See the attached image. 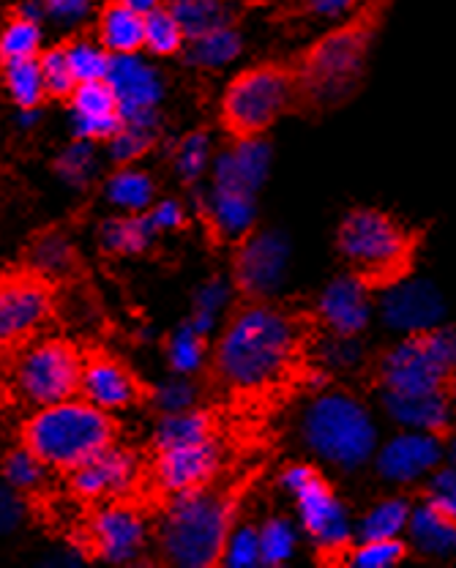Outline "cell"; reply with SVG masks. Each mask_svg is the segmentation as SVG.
I'll return each mask as SVG.
<instances>
[{
  "label": "cell",
  "instance_id": "ffe728a7",
  "mask_svg": "<svg viewBox=\"0 0 456 568\" xmlns=\"http://www.w3.org/2000/svg\"><path fill=\"white\" fill-rule=\"evenodd\" d=\"M317 310L336 339H355L369 320V290L347 274L325 290Z\"/></svg>",
  "mask_w": 456,
  "mask_h": 568
},
{
  "label": "cell",
  "instance_id": "bcb514c9",
  "mask_svg": "<svg viewBox=\"0 0 456 568\" xmlns=\"http://www.w3.org/2000/svg\"><path fill=\"white\" fill-rule=\"evenodd\" d=\"M355 6H358V0H304V11L315 17H342L353 11Z\"/></svg>",
  "mask_w": 456,
  "mask_h": 568
},
{
  "label": "cell",
  "instance_id": "52a82bcc",
  "mask_svg": "<svg viewBox=\"0 0 456 568\" xmlns=\"http://www.w3.org/2000/svg\"><path fill=\"white\" fill-rule=\"evenodd\" d=\"M293 63H260L235 74L219 110L224 134L235 145L263 140L284 112H293Z\"/></svg>",
  "mask_w": 456,
  "mask_h": 568
},
{
  "label": "cell",
  "instance_id": "4316f807",
  "mask_svg": "<svg viewBox=\"0 0 456 568\" xmlns=\"http://www.w3.org/2000/svg\"><path fill=\"white\" fill-rule=\"evenodd\" d=\"M3 82L20 110L31 112L44 102L47 91H44V77H41L39 58H20V61L6 63Z\"/></svg>",
  "mask_w": 456,
  "mask_h": 568
},
{
  "label": "cell",
  "instance_id": "4dcf8cb0",
  "mask_svg": "<svg viewBox=\"0 0 456 568\" xmlns=\"http://www.w3.org/2000/svg\"><path fill=\"white\" fill-rule=\"evenodd\" d=\"M41 77H44V91L50 99H58V102H71L77 91V77L74 69H71L67 41L55 44L52 50H44L39 55Z\"/></svg>",
  "mask_w": 456,
  "mask_h": 568
},
{
  "label": "cell",
  "instance_id": "5bb4252c",
  "mask_svg": "<svg viewBox=\"0 0 456 568\" xmlns=\"http://www.w3.org/2000/svg\"><path fill=\"white\" fill-rule=\"evenodd\" d=\"M138 470L140 459L132 448L112 446L99 454L97 459L85 462V465L69 473V493L82 506H97V503L110 500V497L129 493L134 478H138Z\"/></svg>",
  "mask_w": 456,
  "mask_h": 568
},
{
  "label": "cell",
  "instance_id": "681fc988",
  "mask_svg": "<svg viewBox=\"0 0 456 568\" xmlns=\"http://www.w3.org/2000/svg\"><path fill=\"white\" fill-rule=\"evenodd\" d=\"M88 3L91 0H44L47 11L58 17V20H74V17H80L88 9Z\"/></svg>",
  "mask_w": 456,
  "mask_h": 568
},
{
  "label": "cell",
  "instance_id": "8992f818",
  "mask_svg": "<svg viewBox=\"0 0 456 568\" xmlns=\"http://www.w3.org/2000/svg\"><path fill=\"white\" fill-rule=\"evenodd\" d=\"M61 287L22 260L0 271V375L58 323Z\"/></svg>",
  "mask_w": 456,
  "mask_h": 568
},
{
  "label": "cell",
  "instance_id": "d6986e66",
  "mask_svg": "<svg viewBox=\"0 0 456 568\" xmlns=\"http://www.w3.org/2000/svg\"><path fill=\"white\" fill-rule=\"evenodd\" d=\"M22 263H31L52 280L61 282L63 287L80 284L88 276L85 260L80 257L77 246L71 244L69 235L61 227H41L22 246Z\"/></svg>",
  "mask_w": 456,
  "mask_h": 568
},
{
  "label": "cell",
  "instance_id": "4fadbf2b",
  "mask_svg": "<svg viewBox=\"0 0 456 568\" xmlns=\"http://www.w3.org/2000/svg\"><path fill=\"white\" fill-rule=\"evenodd\" d=\"M82 353H85L82 399L104 410H126V407L148 405L159 396V390L148 386L121 355L99 345H88Z\"/></svg>",
  "mask_w": 456,
  "mask_h": 568
},
{
  "label": "cell",
  "instance_id": "7c38bea8",
  "mask_svg": "<svg viewBox=\"0 0 456 568\" xmlns=\"http://www.w3.org/2000/svg\"><path fill=\"white\" fill-rule=\"evenodd\" d=\"M306 440L320 457L353 470L375 452L369 413L351 394H325L306 413Z\"/></svg>",
  "mask_w": 456,
  "mask_h": 568
},
{
  "label": "cell",
  "instance_id": "f35d334b",
  "mask_svg": "<svg viewBox=\"0 0 456 568\" xmlns=\"http://www.w3.org/2000/svg\"><path fill=\"white\" fill-rule=\"evenodd\" d=\"M203 355H205V331L200 328L197 323L183 325V331L173 342V351H170L173 366L178 372H189L203 361Z\"/></svg>",
  "mask_w": 456,
  "mask_h": 568
},
{
  "label": "cell",
  "instance_id": "9c48e42d",
  "mask_svg": "<svg viewBox=\"0 0 456 568\" xmlns=\"http://www.w3.org/2000/svg\"><path fill=\"white\" fill-rule=\"evenodd\" d=\"M148 517H156L151 503L129 489L97 506H88L85 517L71 530V541L85 560L126 564L145 547Z\"/></svg>",
  "mask_w": 456,
  "mask_h": 568
},
{
  "label": "cell",
  "instance_id": "ab89813d",
  "mask_svg": "<svg viewBox=\"0 0 456 568\" xmlns=\"http://www.w3.org/2000/svg\"><path fill=\"white\" fill-rule=\"evenodd\" d=\"M424 500L435 508L446 511L456 519V467H437L429 473V481L424 487Z\"/></svg>",
  "mask_w": 456,
  "mask_h": 568
},
{
  "label": "cell",
  "instance_id": "30bf717a",
  "mask_svg": "<svg viewBox=\"0 0 456 568\" xmlns=\"http://www.w3.org/2000/svg\"><path fill=\"white\" fill-rule=\"evenodd\" d=\"M284 487L298 497L301 519L317 544V564L323 566H353V555L358 544L347 530L345 508L325 473L315 465H293L282 476Z\"/></svg>",
  "mask_w": 456,
  "mask_h": 568
},
{
  "label": "cell",
  "instance_id": "f907efd6",
  "mask_svg": "<svg viewBox=\"0 0 456 568\" xmlns=\"http://www.w3.org/2000/svg\"><path fill=\"white\" fill-rule=\"evenodd\" d=\"M129 6H134V9H140V11H151V9H156L159 3H164V0H126Z\"/></svg>",
  "mask_w": 456,
  "mask_h": 568
},
{
  "label": "cell",
  "instance_id": "484cf974",
  "mask_svg": "<svg viewBox=\"0 0 456 568\" xmlns=\"http://www.w3.org/2000/svg\"><path fill=\"white\" fill-rule=\"evenodd\" d=\"M164 3L178 14L189 41L209 31H216L222 26H233L224 0H164Z\"/></svg>",
  "mask_w": 456,
  "mask_h": 568
},
{
  "label": "cell",
  "instance_id": "1f68e13d",
  "mask_svg": "<svg viewBox=\"0 0 456 568\" xmlns=\"http://www.w3.org/2000/svg\"><path fill=\"white\" fill-rule=\"evenodd\" d=\"M241 52V36L233 26H222L216 31H209L189 44V61L200 67H222L233 61Z\"/></svg>",
  "mask_w": 456,
  "mask_h": 568
},
{
  "label": "cell",
  "instance_id": "cb8c5ba5",
  "mask_svg": "<svg viewBox=\"0 0 456 568\" xmlns=\"http://www.w3.org/2000/svg\"><path fill=\"white\" fill-rule=\"evenodd\" d=\"M407 532H411V541L416 544L418 552L432 555V558L456 552V519L432 503L424 500L422 506L413 508Z\"/></svg>",
  "mask_w": 456,
  "mask_h": 568
},
{
  "label": "cell",
  "instance_id": "b9f144b4",
  "mask_svg": "<svg viewBox=\"0 0 456 568\" xmlns=\"http://www.w3.org/2000/svg\"><path fill=\"white\" fill-rule=\"evenodd\" d=\"M126 126V115H112V118H82L77 115L74 132L82 140H115L118 134Z\"/></svg>",
  "mask_w": 456,
  "mask_h": 568
},
{
  "label": "cell",
  "instance_id": "2e32d148",
  "mask_svg": "<svg viewBox=\"0 0 456 568\" xmlns=\"http://www.w3.org/2000/svg\"><path fill=\"white\" fill-rule=\"evenodd\" d=\"M443 437L432 435V432H402L394 440L386 443L381 448V457H377V470L383 478L396 484H413L418 478L429 476L432 470H437L443 462Z\"/></svg>",
  "mask_w": 456,
  "mask_h": 568
},
{
  "label": "cell",
  "instance_id": "8fae6325",
  "mask_svg": "<svg viewBox=\"0 0 456 568\" xmlns=\"http://www.w3.org/2000/svg\"><path fill=\"white\" fill-rule=\"evenodd\" d=\"M82 369L85 353L67 336H41L36 339L3 377L14 381V390L28 405H58L82 396Z\"/></svg>",
  "mask_w": 456,
  "mask_h": 568
},
{
  "label": "cell",
  "instance_id": "7dc6e473",
  "mask_svg": "<svg viewBox=\"0 0 456 568\" xmlns=\"http://www.w3.org/2000/svg\"><path fill=\"white\" fill-rule=\"evenodd\" d=\"M22 517V506L9 487H0V532L11 530Z\"/></svg>",
  "mask_w": 456,
  "mask_h": 568
},
{
  "label": "cell",
  "instance_id": "e0dca14e",
  "mask_svg": "<svg viewBox=\"0 0 456 568\" xmlns=\"http://www.w3.org/2000/svg\"><path fill=\"white\" fill-rule=\"evenodd\" d=\"M107 80H110L112 91H115L118 102H121L126 123H140V126H153L156 123L153 104L162 97V85H159L156 74L145 63L134 61L132 55L112 58Z\"/></svg>",
  "mask_w": 456,
  "mask_h": 568
},
{
  "label": "cell",
  "instance_id": "ba28073f",
  "mask_svg": "<svg viewBox=\"0 0 456 568\" xmlns=\"http://www.w3.org/2000/svg\"><path fill=\"white\" fill-rule=\"evenodd\" d=\"M456 377V328H429L405 339L375 364L383 394H452Z\"/></svg>",
  "mask_w": 456,
  "mask_h": 568
},
{
  "label": "cell",
  "instance_id": "e575fe53",
  "mask_svg": "<svg viewBox=\"0 0 456 568\" xmlns=\"http://www.w3.org/2000/svg\"><path fill=\"white\" fill-rule=\"evenodd\" d=\"M67 50L77 82L104 80L112 61L104 47H97V41H88L82 36H71V39H67Z\"/></svg>",
  "mask_w": 456,
  "mask_h": 568
},
{
  "label": "cell",
  "instance_id": "277c9868",
  "mask_svg": "<svg viewBox=\"0 0 456 568\" xmlns=\"http://www.w3.org/2000/svg\"><path fill=\"white\" fill-rule=\"evenodd\" d=\"M121 424L110 410L88 399H67L41 407L20 426V446L61 476L97 459L107 448L118 446Z\"/></svg>",
  "mask_w": 456,
  "mask_h": 568
},
{
  "label": "cell",
  "instance_id": "d4e9b609",
  "mask_svg": "<svg viewBox=\"0 0 456 568\" xmlns=\"http://www.w3.org/2000/svg\"><path fill=\"white\" fill-rule=\"evenodd\" d=\"M153 233H156V224L151 213L110 219L102 224V246L112 254H138L148 246Z\"/></svg>",
  "mask_w": 456,
  "mask_h": 568
},
{
  "label": "cell",
  "instance_id": "44dd1931",
  "mask_svg": "<svg viewBox=\"0 0 456 568\" xmlns=\"http://www.w3.org/2000/svg\"><path fill=\"white\" fill-rule=\"evenodd\" d=\"M388 416L407 429L432 432L446 440L454 424L452 394H383Z\"/></svg>",
  "mask_w": 456,
  "mask_h": 568
},
{
  "label": "cell",
  "instance_id": "d590c367",
  "mask_svg": "<svg viewBox=\"0 0 456 568\" xmlns=\"http://www.w3.org/2000/svg\"><path fill=\"white\" fill-rule=\"evenodd\" d=\"M411 558V544L396 538H375V541H361L355 549L353 566L361 568H388Z\"/></svg>",
  "mask_w": 456,
  "mask_h": 568
},
{
  "label": "cell",
  "instance_id": "c3c4849f",
  "mask_svg": "<svg viewBox=\"0 0 456 568\" xmlns=\"http://www.w3.org/2000/svg\"><path fill=\"white\" fill-rule=\"evenodd\" d=\"M151 219H153V224H156V230L183 227V224H186V219H183L181 205L173 203V200H168V203L156 205V209L151 211Z\"/></svg>",
  "mask_w": 456,
  "mask_h": 568
},
{
  "label": "cell",
  "instance_id": "83f0119b",
  "mask_svg": "<svg viewBox=\"0 0 456 568\" xmlns=\"http://www.w3.org/2000/svg\"><path fill=\"white\" fill-rule=\"evenodd\" d=\"M186 31L168 3L145 11V47L156 55H178L186 47Z\"/></svg>",
  "mask_w": 456,
  "mask_h": 568
},
{
  "label": "cell",
  "instance_id": "3957f363",
  "mask_svg": "<svg viewBox=\"0 0 456 568\" xmlns=\"http://www.w3.org/2000/svg\"><path fill=\"white\" fill-rule=\"evenodd\" d=\"M383 3L361 6L351 20L320 36L315 44L290 61L295 71L293 112L315 118L351 102L358 93L372 41L381 31Z\"/></svg>",
  "mask_w": 456,
  "mask_h": 568
},
{
  "label": "cell",
  "instance_id": "ac0fdd59",
  "mask_svg": "<svg viewBox=\"0 0 456 568\" xmlns=\"http://www.w3.org/2000/svg\"><path fill=\"white\" fill-rule=\"evenodd\" d=\"M383 320L391 328H399L405 334L437 328L443 320V298L429 282H405L388 287L383 301Z\"/></svg>",
  "mask_w": 456,
  "mask_h": 568
},
{
  "label": "cell",
  "instance_id": "f546056e",
  "mask_svg": "<svg viewBox=\"0 0 456 568\" xmlns=\"http://www.w3.org/2000/svg\"><path fill=\"white\" fill-rule=\"evenodd\" d=\"M41 47V28L39 20L31 14H22L17 11L14 20L3 28L0 33V67L11 61H20V58H36Z\"/></svg>",
  "mask_w": 456,
  "mask_h": 568
},
{
  "label": "cell",
  "instance_id": "f1b7e54d",
  "mask_svg": "<svg viewBox=\"0 0 456 568\" xmlns=\"http://www.w3.org/2000/svg\"><path fill=\"white\" fill-rule=\"evenodd\" d=\"M411 497H388L377 503L361 523V541H375V538H396L402 530H407L411 523Z\"/></svg>",
  "mask_w": 456,
  "mask_h": 568
},
{
  "label": "cell",
  "instance_id": "816d5d0a",
  "mask_svg": "<svg viewBox=\"0 0 456 568\" xmlns=\"http://www.w3.org/2000/svg\"><path fill=\"white\" fill-rule=\"evenodd\" d=\"M452 402H454V410H456V377H454V383H452Z\"/></svg>",
  "mask_w": 456,
  "mask_h": 568
},
{
  "label": "cell",
  "instance_id": "7402d4cb",
  "mask_svg": "<svg viewBox=\"0 0 456 568\" xmlns=\"http://www.w3.org/2000/svg\"><path fill=\"white\" fill-rule=\"evenodd\" d=\"M99 44L112 55H134L145 47V11L134 9L126 0H107L99 11Z\"/></svg>",
  "mask_w": 456,
  "mask_h": 568
},
{
  "label": "cell",
  "instance_id": "60d3db41",
  "mask_svg": "<svg viewBox=\"0 0 456 568\" xmlns=\"http://www.w3.org/2000/svg\"><path fill=\"white\" fill-rule=\"evenodd\" d=\"M153 142H156V138H153V126L126 123L123 132L115 138V145H112V151H115V162L121 164L132 162V159H138L142 153L151 151Z\"/></svg>",
  "mask_w": 456,
  "mask_h": 568
},
{
  "label": "cell",
  "instance_id": "74e56055",
  "mask_svg": "<svg viewBox=\"0 0 456 568\" xmlns=\"http://www.w3.org/2000/svg\"><path fill=\"white\" fill-rule=\"evenodd\" d=\"M293 552V530L284 519H271L260 532V564L280 566Z\"/></svg>",
  "mask_w": 456,
  "mask_h": 568
},
{
  "label": "cell",
  "instance_id": "7a4b0ae2",
  "mask_svg": "<svg viewBox=\"0 0 456 568\" xmlns=\"http://www.w3.org/2000/svg\"><path fill=\"white\" fill-rule=\"evenodd\" d=\"M263 470V465H254L241 476L222 473L203 487L173 497L159 511L162 517V525L156 528L159 560L192 568L227 564L235 519Z\"/></svg>",
  "mask_w": 456,
  "mask_h": 568
},
{
  "label": "cell",
  "instance_id": "7bdbcfd3",
  "mask_svg": "<svg viewBox=\"0 0 456 568\" xmlns=\"http://www.w3.org/2000/svg\"><path fill=\"white\" fill-rule=\"evenodd\" d=\"M205 151H209V138L203 132L192 134L181 142V153H178V168L186 181H194L205 164Z\"/></svg>",
  "mask_w": 456,
  "mask_h": 568
},
{
  "label": "cell",
  "instance_id": "d6a6232c",
  "mask_svg": "<svg viewBox=\"0 0 456 568\" xmlns=\"http://www.w3.org/2000/svg\"><path fill=\"white\" fill-rule=\"evenodd\" d=\"M0 467H3V478L9 481V487L14 489V493L26 497H33L41 493V481H44L47 467L41 465V462L36 459L26 446L6 454L3 462H0Z\"/></svg>",
  "mask_w": 456,
  "mask_h": 568
},
{
  "label": "cell",
  "instance_id": "8d00e7d4",
  "mask_svg": "<svg viewBox=\"0 0 456 568\" xmlns=\"http://www.w3.org/2000/svg\"><path fill=\"white\" fill-rule=\"evenodd\" d=\"M110 197L118 205H126V209H145L153 197V183L151 178L142 173H118L110 181Z\"/></svg>",
  "mask_w": 456,
  "mask_h": 568
},
{
  "label": "cell",
  "instance_id": "ee69618b",
  "mask_svg": "<svg viewBox=\"0 0 456 568\" xmlns=\"http://www.w3.org/2000/svg\"><path fill=\"white\" fill-rule=\"evenodd\" d=\"M260 560V532L254 528H246L233 532V541L227 549V564L230 566H252Z\"/></svg>",
  "mask_w": 456,
  "mask_h": 568
},
{
  "label": "cell",
  "instance_id": "836d02e7",
  "mask_svg": "<svg viewBox=\"0 0 456 568\" xmlns=\"http://www.w3.org/2000/svg\"><path fill=\"white\" fill-rule=\"evenodd\" d=\"M71 106L77 110V115L82 118H112L121 115V102H118L115 91H112L110 80H88L80 82L71 97Z\"/></svg>",
  "mask_w": 456,
  "mask_h": 568
},
{
  "label": "cell",
  "instance_id": "f6af8a7d",
  "mask_svg": "<svg viewBox=\"0 0 456 568\" xmlns=\"http://www.w3.org/2000/svg\"><path fill=\"white\" fill-rule=\"evenodd\" d=\"M88 164H91V151H88L85 145H77V148H71V151L63 153V159L58 162V170L69 178H80V175H85Z\"/></svg>",
  "mask_w": 456,
  "mask_h": 568
},
{
  "label": "cell",
  "instance_id": "603a6c76",
  "mask_svg": "<svg viewBox=\"0 0 456 568\" xmlns=\"http://www.w3.org/2000/svg\"><path fill=\"white\" fill-rule=\"evenodd\" d=\"M265 164H268V153L263 142H239V148L219 162L216 192L252 194L263 181Z\"/></svg>",
  "mask_w": 456,
  "mask_h": 568
},
{
  "label": "cell",
  "instance_id": "9a60e30c",
  "mask_svg": "<svg viewBox=\"0 0 456 568\" xmlns=\"http://www.w3.org/2000/svg\"><path fill=\"white\" fill-rule=\"evenodd\" d=\"M287 244L280 235H246L233 254V284L239 301L268 298L284 268Z\"/></svg>",
  "mask_w": 456,
  "mask_h": 568
},
{
  "label": "cell",
  "instance_id": "5b68a950",
  "mask_svg": "<svg viewBox=\"0 0 456 568\" xmlns=\"http://www.w3.org/2000/svg\"><path fill=\"white\" fill-rule=\"evenodd\" d=\"M336 246L366 290H388L416 268L422 233L383 209H353L342 219Z\"/></svg>",
  "mask_w": 456,
  "mask_h": 568
},
{
  "label": "cell",
  "instance_id": "6da1fadb",
  "mask_svg": "<svg viewBox=\"0 0 456 568\" xmlns=\"http://www.w3.org/2000/svg\"><path fill=\"white\" fill-rule=\"evenodd\" d=\"M320 310L235 301L209 364V386L241 416H265L325 381L317 345Z\"/></svg>",
  "mask_w": 456,
  "mask_h": 568
},
{
  "label": "cell",
  "instance_id": "f5cc1de1",
  "mask_svg": "<svg viewBox=\"0 0 456 568\" xmlns=\"http://www.w3.org/2000/svg\"><path fill=\"white\" fill-rule=\"evenodd\" d=\"M452 465L456 467V440L452 443Z\"/></svg>",
  "mask_w": 456,
  "mask_h": 568
}]
</instances>
